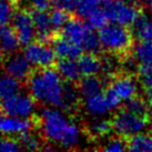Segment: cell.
<instances>
[{"instance_id": "cell-12", "label": "cell", "mask_w": 152, "mask_h": 152, "mask_svg": "<svg viewBox=\"0 0 152 152\" xmlns=\"http://www.w3.org/2000/svg\"><path fill=\"white\" fill-rule=\"evenodd\" d=\"M110 88L117 93V96L123 102H126L138 94L139 81L131 75H122L111 80Z\"/></svg>"}, {"instance_id": "cell-25", "label": "cell", "mask_w": 152, "mask_h": 152, "mask_svg": "<svg viewBox=\"0 0 152 152\" xmlns=\"http://www.w3.org/2000/svg\"><path fill=\"white\" fill-rule=\"evenodd\" d=\"M133 28L140 41L152 42V19H149L142 15Z\"/></svg>"}, {"instance_id": "cell-26", "label": "cell", "mask_w": 152, "mask_h": 152, "mask_svg": "<svg viewBox=\"0 0 152 152\" xmlns=\"http://www.w3.org/2000/svg\"><path fill=\"white\" fill-rule=\"evenodd\" d=\"M81 93L78 87L75 86V83L71 82H66V87H64V110H70L76 108L78 102H79V98H80Z\"/></svg>"}, {"instance_id": "cell-37", "label": "cell", "mask_w": 152, "mask_h": 152, "mask_svg": "<svg viewBox=\"0 0 152 152\" xmlns=\"http://www.w3.org/2000/svg\"><path fill=\"white\" fill-rule=\"evenodd\" d=\"M148 113H149V118H150V120H152V97L149 98V102H148Z\"/></svg>"}, {"instance_id": "cell-21", "label": "cell", "mask_w": 152, "mask_h": 152, "mask_svg": "<svg viewBox=\"0 0 152 152\" xmlns=\"http://www.w3.org/2000/svg\"><path fill=\"white\" fill-rule=\"evenodd\" d=\"M138 81L148 98L152 97V66L140 64L137 68Z\"/></svg>"}, {"instance_id": "cell-19", "label": "cell", "mask_w": 152, "mask_h": 152, "mask_svg": "<svg viewBox=\"0 0 152 152\" xmlns=\"http://www.w3.org/2000/svg\"><path fill=\"white\" fill-rule=\"evenodd\" d=\"M78 88L83 98L91 97V96L103 92L104 81H102V79L96 76H86L79 81Z\"/></svg>"}, {"instance_id": "cell-29", "label": "cell", "mask_w": 152, "mask_h": 152, "mask_svg": "<svg viewBox=\"0 0 152 152\" xmlns=\"http://www.w3.org/2000/svg\"><path fill=\"white\" fill-rule=\"evenodd\" d=\"M107 0H77L76 12L82 18H86L94 8L100 7Z\"/></svg>"}, {"instance_id": "cell-36", "label": "cell", "mask_w": 152, "mask_h": 152, "mask_svg": "<svg viewBox=\"0 0 152 152\" xmlns=\"http://www.w3.org/2000/svg\"><path fill=\"white\" fill-rule=\"evenodd\" d=\"M142 4L150 12H152V0H142Z\"/></svg>"}, {"instance_id": "cell-11", "label": "cell", "mask_w": 152, "mask_h": 152, "mask_svg": "<svg viewBox=\"0 0 152 152\" xmlns=\"http://www.w3.org/2000/svg\"><path fill=\"white\" fill-rule=\"evenodd\" d=\"M32 68L34 66L30 64L27 57L25 55H20V53H15V55L10 56L4 64L6 73L12 76L13 78H16L21 82L29 79L34 72Z\"/></svg>"}, {"instance_id": "cell-18", "label": "cell", "mask_w": 152, "mask_h": 152, "mask_svg": "<svg viewBox=\"0 0 152 152\" xmlns=\"http://www.w3.org/2000/svg\"><path fill=\"white\" fill-rule=\"evenodd\" d=\"M128 150L132 152H152V133L140 132L129 137L127 140Z\"/></svg>"}, {"instance_id": "cell-22", "label": "cell", "mask_w": 152, "mask_h": 152, "mask_svg": "<svg viewBox=\"0 0 152 152\" xmlns=\"http://www.w3.org/2000/svg\"><path fill=\"white\" fill-rule=\"evenodd\" d=\"M89 133L94 137H104L110 133L112 130V122L111 120L102 118V117H96L91 122L88 124Z\"/></svg>"}, {"instance_id": "cell-35", "label": "cell", "mask_w": 152, "mask_h": 152, "mask_svg": "<svg viewBox=\"0 0 152 152\" xmlns=\"http://www.w3.org/2000/svg\"><path fill=\"white\" fill-rule=\"evenodd\" d=\"M30 4L34 10L48 11L51 6H53V0H30Z\"/></svg>"}, {"instance_id": "cell-9", "label": "cell", "mask_w": 152, "mask_h": 152, "mask_svg": "<svg viewBox=\"0 0 152 152\" xmlns=\"http://www.w3.org/2000/svg\"><path fill=\"white\" fill-rule=\"evenodd\" d=\"M12 28L16 31L20 43L23 46L32 42L37 37V28L34 25L32 12L28 10H18L13 13L12 17Z\"/></svg>"}, {"instance_id": "cell-10", "label": "cell", "mask_w": 152, "mask_h": 152, "mask_svg": "<svg viewBox=\"0 0 152 152\" xmlns=\"http://www.w3.org/2000/svg\"><path fill=\"white\" fill-rule=\"evenodd\" d=\"M34 122L31 119L19 118L10 114L0 113V133L2 135H19L23 132L32 130Z\"/></svg>"}, {"instance_id": "cell-27", "label": "cell", "mask_w": 152, "mask_h": 152, "mask_svg": "<svg viewBox=\"0 0 152 152\" xmlns=\"http://www.w3.org/2000/svg\"><path fill=\"white\" fill-rule=\"evenodd\" d=\"M69 13L70 12H68V11H66V10L61 8H58V7L53 8V10L50 12V19L51 26H52V29H53L55 32L62 30L64 25L70 19L69 18Z\"/></svg>"}, {"instance_id": "cell-4", "label": "cell", "mask_w": 152, "mask_h": 152, "mask_svg": "<svg viewBox=\"0 0 152 152\" xmlns=\"http://www.w3.org/2000/svg\"><path fill=\"white\" fill-rule=\"evenodd\" d=\"M98 36L101 48L117 55L129 52L133 45V37L129 27L114 22H109L101 28Z\"/></svg>"}, {"instance_id": "cell-7", "label": "cell", "mask_w": 152, "mask_h": 152, "mask_svg": "<svg viewBox=\"0 0 152 152\" xmlns=\"http://www.w3.org/2000/svg\"><path fill=\"white\" fill-rule=\"evenodd\" d=\"M0 111L4 113L30 119L36 111V100L31 94L19 92L0 100Z\"/></svg>"}, {"instance_id": "cell-32", "label": "cell", "mask_w": 152, "mask_h": 152, "mask_svg": "<svg viewBox=\"0 0 152 152\" xmlns=\"http://www.w3.org/2000/svg\"><path fill=\"white\" fill-rule=\"evenodd\" d=\"M21 149L19 140L13 139L9 135H4V138L0 139V152H17Z\"/></svg>"}, {"instance_id": "cell-15", "label": "cell", "mask_w": 152, "mask_h": 152, "mask_svg": "<svg viewBox=\"0 0 152 152\" xmlns=\"http://www.w3.org/2000/svg\"><path fill=\"white\" fill-rule=\"evenodd\" d=\"M78 64L82 77L97 76L102 70L103 64L94 52H86L78 58Z\"/></svg>"}, {"instance_id": "cell-1", "label": "cell", "mask_w": 152, "mask_h": 152, "mask_svg": "<svg viewBox=\"0 0 152 152\" xmlns=\"http://www.w3.org/2000/svg\"><path fill=\"white\" fill-rule=\"evenodd\" d=\"M40 126L42 134L49 142L64 149L75 148L80 142V128L59 108L48 107L43 109L40 113Z\"/></svg>"}, {"instance_id": "cell-14", "label": "cell", "mask_w": 152, "mask_h": 152, "mask_svg": "<svg viewBox=\"0 0 152 152\" xmlns=\"http://www.w3.org/2000/svg\"><path fill=\"white\" fill-rule=\"evenodd\" d=\"M85 109L89 114L93 117H103L112 111L107 100L104 91L91 97L85 98Z\"/></svg>"}, {"instance_id": "cell-24", "label": "cell", "mask_w": 152, "mask_h": 152, "mask_svg": "<svg viewBox=\"0 0 152 152\" xmlns=\"http://www.w3.org/2000/svg\"><path fill=\"white\" fill-rule=\"evenodd\" d=\"M133 56L140 64L152 66V42L140 41L133 49Z\"/></svg>"}, {"instance_id": "cell-28", "label": "cell", "mask_w": 152, "mask_h": 152, "mask_svg": "<svg viewBox=\"0 0 152 152\" xmlns=\"http://www.w3.org/2000/svg\"><path fill=\"white\" fill-rule=\"evenodd\" d=\"M124 108L133 113L140 114V115H149L148 113V102L142 97H139L138 94L133 98L126 101Z\"/></svg>"}, {"instance_id": "cell-23", "label": "cell", "mask_w": 152, "mask_h": 152, "mask_svg": "<svg viewBox=\"0 0 152 152\" xmlns=\"http://www.w3.org/2000/svg\"><path fill=\"white\" fill-rule=\"evenodd\" d=\"M86 21L92 29L99 31L101 28H103L104 26L109 23V19H108V16H107L103 7L100 6V7L94 8L89 13L86 17Z\"/></svg>"}, {"instance_id": "cell-2", "label": "cell", "mask_w": 152, "mask_h": 152, "mask_svg": "<svg viewBox=\"0 0 152 152\" xmlns=\"http://www.w3.org/2000/svg\"><path fill=\"white\" fill-rule=\"evenodd\" d=\"M29 93L36 101L48 107H64V80L57 69L43 68L34 71L28 79Z\"/></svg>"}, {"instance_id": "cell-8", "label": "cell", "mask_w": 152, "mask_h": 152, "mask_svg": "<svg viewBox=\"0 0 152 152\" xmlns=\"http://www.w3.org/2000/svg\"><path fill=\"white\" fill-rule=\"evenodd\" d=\"M23 55L30 61L34 68L43 69L50 68L55 64L57 60V55L53 47H50L49 43H45L41 41H32L25 47Z\"/></svg>"}, {"instance_id": "cell-13", "label": "cell", "mask_w": 152, "mask_h": 152, "mask_svg": "<svg viewBox=\"0 0 152 152\" xmlns=\"http://www.w3.org/2000/svg\"><path fill=\"white\" fill-rule=\"evenodd\" d=\"M51 43L59 59H78L83 52L80 47L64 37L62 34L60 37H55Z\"/></svg>"}, {"instance_id": "cell-3", "label": "cell", "mask_w": 152, "mask_h": 152, "mask_svg": "<svg viewBox=\"0 0 152 152\" xmlns=\"http://www.w3.org/2000/svg\"><path fill=\"white\" fill-rule=\"evenodd\" d=\"M61 34L87 52L97 53L101 49L96 30L80 18H70L61 30Z\"/></svg>"}, {"instance_id": "cell-6", "label": "cell", "mask_w": 152, "mask_h": 152, "mask_svg": "<svg viewBox=\"0 0 152 152\" xmlns=\"http://www.w3.org/2000/svg\"><path fill=\"white\" fill-rule=\"evenodd\" d=\"M102 7L106 11L109 22L133 27L142 16V11L134 4L123 0H107Z\"/></svg>"}, {"instance_id": "cell-20", "label": "cell", "mask_w": 152, "mask_h": 152, "mask_svg": "<svg viewBox=\"0 0 152 152\" xmlns=\"http://www.w3.org/2000/svg\"><path fill=\"white\" fill-rule=\"evenodd\" d=\"M21 91V81L8 73L0 76V100L15 96Z\"/></svg>"}, {"instance_id": "cell-34", "label": "cell", "mask_w": 152, "mask_h": 152, "mask_svg": "<svg viewBox=\"0 0 152 152\" xmlns=\"http://www.w3.org/2000/svg\"><path fill=\"white\" fill-rule=\"evenodd\" d=\"M53 6L64 9L68 12H72L76 11L77 0H53Z\"/></svg>"}, {"instance_id": "cell-16", "label": "cell", "mask_w": 152, "mask_h": 152, "mask_svg": "<svg viewBox=\"0 0 152 152\" xmlns=\"http://www.w3.org/2000/svg\"><path fill=\"white\" fill-rule=\"evenodd\" d=\"M57 70L66 82L76 83L82 77L77 59H59L57 62Z\"/></svg>"}, {"instance_id": "cell-30", "label": "cell", "mask_w": 152, "mask_h": 152, "mask_svg": "<svg viewBox=\"0 0 152 152\" xmlns=\"http://www.w3.org/2000/svg\"><path fill=\"white\" fill-rule=\"evenodd\" d=\"M19 142L21 144V148L26 150H30V151H34L40 149V141L39 138L36 134H34L31 130L23 132L22 134L19 135Z\"/></svg>"}, {"instance_id": "cell-5", "label": "cell", "mask_w": 152, "mask_h": 152, "mask_svg": "<svg viewBox=\"0 0 152 152\" xmlns=\"http://www.w3.org/2000/svg\"><path fill=\"white\" fill-rule=\"evenodd\" d=\"M111 122L112 130L115 132V134L122 138H129L131 135L145 131L150 122V118L149 115H140L123 108L114 114Z\"/></svg>"}, {"instance_id": "cell-33", "label": "cell", "mask_w": 152, "mask_h": 152, "mask_svg": "<svg viewBox=\"0 0 152 152\" xmlns=\"http://www.w3.org/2000/svg\"><path fill=\"white\" fill-rule=\"evenodd\" d=\"M128 150L127 141L123 140L122 137L117 135L115 138L108 141V143L103 147V151H109V152H122Z\"/></svg>"}, {"instance_id": "cell-17", "label": "cell", "mask_w": 152, "mask_h": 152, "mask_svg": "<svg viewBox=\"0 0 152 152\" xmlns=\"http://www.w3.org/2000/svg\"><path fill=\"white\" fill-rule=\"evenodd\" d=\"M20 45V40L13 28H10L8 25L0 26V49L4 53H13Z\"/></svg>"}, {"instance_id": "cell-31", "label": "cell", "mask_w": 152, "mask_h": 152, "mask_svg": "<svg viewBox=\"0 0 152 152\" xmlns=\"http://www.w3.org/2000/svg\"><path fill=\"white\" fill-rule=\"evenodd\" d=\"M12 4L10 0H0V26H6L12 20Z\"/></svg>"}]
</instances>
